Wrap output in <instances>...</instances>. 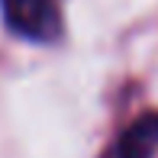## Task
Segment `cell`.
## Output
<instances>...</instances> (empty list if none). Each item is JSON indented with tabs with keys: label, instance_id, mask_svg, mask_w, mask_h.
<instances>
[{
	"label": "cell",
	"instance_id": "1",
	"mask_svg": "<svg viewBox=\"0 0 158 158\" xmlns=\"http://www.w3.org/2000/svg\"><path fill=\"white\" fill-rule=\"evenodd\" d=\"M6 29L29 42H55L61 35L58 0H0Z\"/></svg>",
	"mask_w": 158,
	"mask_h": 158
},
{
	"label": "cell",
	"instance_id": "2",
	"mask_svg": "<svg viewBox=\"0 0 158 158\" xmlns=\"http://www.w3.org/2000/svg\"><path fill=\"white\" fill-rule=\"evenodd\" d=\"M155 152H158V110L132 119L126 132L116 139V145L100 158H155Z\"/></svg>",
	"mask_w": 158,
	"mask_h": 158
}]
</instances>
